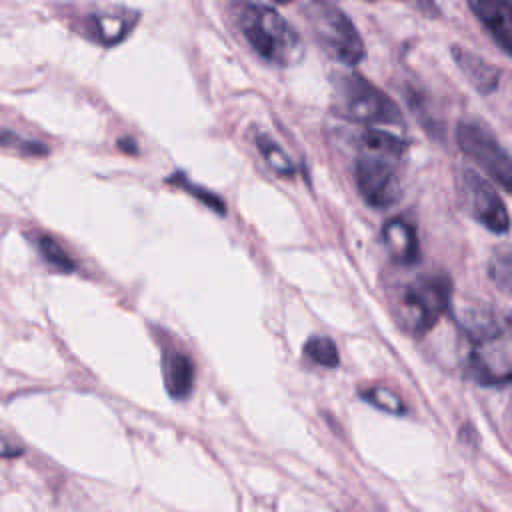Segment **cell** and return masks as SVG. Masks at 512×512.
I'll use <instances>...</instances> for the list:
<instances>
[{
	"instance_id": "1",
	"label": "cell",
	"mask_w": 512,
	"mask_h": 512,
	"mask_svg": "<svg viewBox=\"0 0 512 512\" xmlns=\"http://www.w3.org/2000/svg\"><path fill=\"white\" fill-rule=\"evenodd\" d=\"M408 144L382 128H368L358 142L354 180L372 208H388L402 196V172Z\"/></svg>"
},
{
	"instance_id": "17",
	"label": "cell",
	"mask_w": 512,
	"mask_h": 512,
	"mask_svg": "<svg viewBox=\"0 0 512 512\" xmlns=\"http://www.w3.org/2000/svg\"><path fill=\"white\" fill-rule=\"evenodd\" d=\"M36 246H38V252L42 254V258L52 264L54 268L62 270V272H70L74 270V260L68 256V252L52 238V236H46V234H40L36 238Z\"/></svg>"
},
{
	"instance_id": "2",
	"label": "cell",
	"mask_w": 512,
	"mask_h": 512,
	"mask_svg": "<svg viewBox=\"0 0 512 512\" xmlns=\"http://www.w3.org/2000/svg\"><path fill=\"white\" fill-rule=\"evenodd\" d=\"M460 328L472 342L470 372L482 386H506L512 382V322L486 306H464Z\"/></svg>"
},
{
	"instance_id": "9",
	"label": "cell",
	"mask_w": 512,
	"mask_h": 512,
	"mask_svg": "<svg viewBox=\"0 0 512 512\" xmlns=\"http://www.w3.org/2000/svg\"><path fill=\"white\" fill-rule=\"evenodd\" d=\"M470 12L498 44L502 52L512 58V0H466Z\"/></svg>"
},
{
	"instance_id": "22",
	"label": "cell",
	"mask_w": 512,
	"mask_h": 512,
	"mask_svg": "<svg viewBox=\"0 0 512 512\" xmlns=\"http://www.w3.org/2000/svg\"><path fill=\"white\" fill-rule=\"evenodd\" d=\"M274 4H290V2H294V0H272Z\"/></svg>"
},
{
	"instance_id": "10",
	"label": "cell",
	"mask_w": 512,
	"mask_h": 512,
	"mask_svg": "<svg viewBox=\"0 0 512 512\" xmlns=\"http://www.w3.org/2000/svg\"><path fill=\"white\" fill-rule=\"evenodd\" d=\"M382 244L396 264L412 266L420 260V242L416 228L404 216L390 218L382 226Z\"/></svg>"
},
{
	"instance_id": "14",
	"label": "cell",
	"mask_w": 512,
	"mask_h": 512,
	"mask_svg": "<svg viewBox=\"0 0 512 512\" xmlns=\"http://www.w3.org/2000/svg\"><path fill=\"white\" fill-rule=\"evenodd\" d=\"M488 278L494 286L512 298V250L500 248L488 262Z\"/></svg>"
},
{
	"instance_id": "8",
	"label": "cell",
	"mask_w": 512,
	"mask_h": 512,
	"mask_svg": "<svg viewBox=\"0 0 512 512\" xmlns=\"http://www.w3.org/2000/svg\"><path fill=\"white\" fill-rule=\"evenodd\" d=\"M460 206L486 230L504 234L510 228V214L500 194L478 172L462 170L456 182Z\"/></svg>"
},
{
	"instance_id": "21",
	"label": "cell",
	"mask_w": 512,
	"mask_h": 512,
	"mask_svg": "<svg viewBox=\"0 0 512 512\" xmlns=\"http://www.w3.org/2000/svg\"><path fill=\"white\" fill-rule=\"evenodd\" d=\"M400 2H418V6H424V8H434V6H430V4H432L430 0H400Z\"/></svg>"
},
{
	"instance_id": "4",
	"label": "cell",
	"mask_w": 512,
	"mask_h": 512,
	"mask_svg": "<svg viewBox=\"0 0 512 512\" xmlns=\"http://www.w3.org/2000/svg\"><path fill=\"white\" fill-rule=\"evenodd\" d=\"M332 108L338 116L366 126L402 122L394 100L356 72H338L332 76Z\"/></svg>"
},
{
	"instance_id": "5",
	"label": "cell",
	"mask_w": 512,
	"mask_h": 512,
	"mask_svg": "<svg viewBox=\"0 0 512 512\" xmlns=\"http://www.w3.org/2000/svg\"><path fill=\"white\" fill-rule=\"evenodd\" d=\"M306 24L326 56L344 66H356L366 58V46L354 22L330 0H308Z\"/></svg>"
},
{
	"instance_id": "11",
	"label": "cell",
	"mask_w": 512,
	"mask_h": 512,
	"mask_svg": "<svg viewBox=\"0 0 512 512\" xmlns=\"http://www.w3.org/2000/svg\"><path fill=\"white\" fill-rule=\"evenodd\" d=\"M454 62L466 76V80L482 94H490L498 88L500 82V72L494 64L486 62L482 56L462 48V46H452L450 48Z\"/></svg>"
},
{
	"instance_id": "3",
	"label": "cell",
	"mask_w": 512,
	"mask_h": 512,
	"mask_svg": "<svg viewBox=\"0 0 512 512\" xmlns=\"http://www.w3.org/2000/svg\"><path fill=\"white\" fill-rule=\"evenodd\" d=\"M234 20L250 48L268 64L288 68L302 60L304 40L274 8L258 2L234 4Z\"/></svg>"
},
{
	"instance_id": "19",
	"label": "cell",
	"mask_w": 512,
	"mask_h": 512,
	"mask_svg": "<svg viewBox=\"0 0 512 512\" xmlns=\"http://www.w3.org/2000/svg\"><path fill=\"white\" fill-rule=\"evenodd\" d=\"M0 146H12L24 154H44L46 152V148L40 146V142L20 138L14 132H6V130H0Z\"/></svg>"
},
{
	"instance_id": "13",
	"label": "cell",
	"mask_w": 512,
	"mask_h": 512,
	"mask_svg": "<svg viewBox=\"0 0 512 512\" xmlns=\"http://www.w3.org/2000/svg\"><path fill=\"white\" fill-rule=\"evenodd\" d=\"M256 146L260 150V154L264 156V160L274 168V172L282 174V176H292L296 172L294 162L290 160V156L282 150V146L270 138L266 132L256 136Z\"/></svg>"
},
{
	"instance_id": "6",
	"label": "cell",
	"mask_w": 512,
	"mask_h": 512,
	"mask_svg": "<svg viewBox=\"0 0 512 512\" xmlns=\"http://www.w3.org/2000/svg\"><path fill=\"white\" fill-rule=\"evenodd\" d=\"M452 300V282L446 274H428L410 280L396 304V316L406 332L422 336L430 332Z\"/></svg>"
},
{
	"instance_id": "20",
	"label": "cell",
	"mask_w": 512,
	"mask_h": 512,
	"mask_svg": "<svg viewBox=\"0 0 512 512\" xmlns=\"http://www.w3.org/2000/svg\"><path fill=\"white\" fill-rule=\"evenodd\" d=\"M22 452V448L16 444V442H12L8 436H4L2 432H0V456H4V458H14V456H18Z\"/></svg>"
},
{
	"instance_id": "7",
	"label": "cell",
	"mask_w": 512,
	"mask_h": 512,
	"mask_svg": "<svg viewBox=\"0 0 512 512\" xmlns=\"http://www.w3.org/2000/svg\"><path fill=\"white\" fill-rule=\"evenodd\" d=\"M458 148L498 186L512 194V156L480 122L464 120L456 128Z\"/></svg>"
},
{
	"instance_id": "18",
	"label": "cell",
	"mask_w": 512,
	"mask_h": 512,
	"mask_svg": "<svg viewBox=\"0 0 512 512\" xmlns=\"http://www.w3.org/2000/svg\"><path fill=\"white\" fill-rule=\"evenodd\" d=\"M130 28V22L124 18V16H96L94 18V30H96V36L106 42V44H114V42H120L126 32Z\"/></svg>"
},
{
	"instance_id": "15",
	"label": "cell",
	"mask_w": 512,
	"mask_h": 512,
	"mask_svg": "<svg viewBox=\"0 0 512 512\" xmlns=\"http://www.w3.org/2000/svg\"><path fill=\"white\" fill-rule=\"evenodd\" d=\"M358 394L362 396L364 402L376 406L382 412H390V414H406V406L402 402V398L392 392L386 386H368L358 390Z\"/></svg>"
},
{
	"instance_id": "16",
	"label": "cell",
	"mask_w": 512,
	"mask_h": 512,
	"mask_svg": "<svg viewBox=\"0 0 512 512\" xmlns=\"http://www.w3.org/2000/svg\"><path fill=\"white\" fill-rule=\"evenodd\" d=\"M304 354L306 358H310L314 364L324 366V368H334L338 366L340 358H338V348L336 344L328 338V336H312L306 344H304Z\"/></svg>"
},
{
	"instance_id": "12",
	"label": "cell",
	"mask_w": 512,
	"mask_h": 512,
	"mask_svg": "<svg viewBox=\"0 0 512 512\" xmlns=\"http://www.w3.org/2000/svg\"><path fill=\"white\" fill-rule=\"evenodd\" d=\"M194 378V362L188 354L178 350H168L164 354V380L172 398H186L194 388Z\"/></svg>"
}]
</instances>
